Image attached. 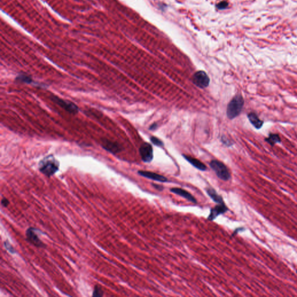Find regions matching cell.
<instances>
[{
    "instance_id": "cell-10",
    "label": "cell",
    "mask_w": 297,
    "mask_h": 297,
    "mask_svg": "<svg viewBox=\"0 0 297 297\" xmlns=\"http://www.w3.org/2000/svg\"><path fill=\"white\" fill-rule=\"evenodd\" d=\"M138 173L142 177L151 179L155 181H159L161 182H166L168 181L167 178L165 177L163 175H161L157 173H154L149 171H138Z\"/></svg>"
},
{
    "instance_id": "cell-2",
    "label": "cell",
    "mask_w": 297,
    "mask_h": 297,
    "mask_svg": "<svg viewBox=\"0 0 297 297\" xmlns=\"http://www.w3.org/2000/svg\"><path fill=\"white\" fill-rule=\"evenodd\" d=\"M244 99L241 95H237L231 100L227 107V116L229 119H233L240 113L244 106Z\"/></svg>"
},
{
    "instance_id": "cell-13",
    "label": "cell",
    "mask_w": 297,
    "mask_h": 297,
    "mask_svg": "<svg viewBox=\"0 0 297 297\" xmlns=\"http://www.w3.org/2000/svg\"><path fill=\"white\" fill-rule=\"evenodd\" d=\"M184 155V157L185 158L187 161H189L192 165H193L196 169H199L201 171H205L207 167L205 165V164H203L202 162H201L200 160L198 159H196L195 158L191 157V156L188 155Z\"/></svg>"
},
{
    "instance_id": "cell-3",
    "label": "cell",
    "mask_w": 297,
    "mask_h": 297,
    "mask_svg": "<svg viewBox=\"0 0 297 297\" xmlns=\"http://www.w3.org/2000/svg\"><path fill=\"white\" fill-rule=\"evenodd\" d=\"M209 165L217 174L218 177L223 181H228L231 178V174L226 165L218 160H212Z\"/></svg>"
},
{
    "instance_id": "cell-11",
    "label": "cell",
    "mask_w": 297,
    "mask_h": 297,
    "mask_svg": "<svg viewBox=\"0 0 297 297\" xmlns=\"http://www.w3.org/2000/svg\"><path fill=\"white\" fill-rule=\"evenodd\" d=\"M171 191L173 193H175L177 195L182 196L185 199L190 201L192 203H197V200H196L195 198L191 195L190 193H189L185 190H183L182 189L178 188V187H175V188H172L171 189Z\"/></svg>"
},
{
    "instance_id": "cell-17",
    "label": "cell",
    "mask_w": 297,
    "mask_h": 297,
    "mask_svg": "<svg viewBox=\"0 0 297 297\" xmlns=\"http://www.w3.org/2000/svg\"><path fill=\"white\" fill-rule=\"evenodd\" d=\"M103 292L101 288L98 286H95V288H94L92 296L93 297H102V296H103Z\"/></svg>"
},
{
    "instance_id": "cell-8",
    "label": "cell",
    "mask_w": 297,
    "mask_h": 297,
    "mask_svg": "<svg viewBox=\"0 0 297 297\" xmlns=\"http://www.w3.org/2000/svg\"><path fill=\"white\" fill-rule=\"evenodd\" d=\"M102 146L105 150L112 153H117L121 151V146L119 143L107 139H102Z\"/></svg>"
},
{
    "instance_id": "cell-9",
    "label": "cell",
    "mask_w": 297,
    "mask_h": 297,
    "mask_svg": "<svg viewBox=\"0 0 297 297\" xmlns=\"http://www.w3.org/2000/svg\"><path fill=\"white\" fill-rule=\"evenodd\" d=\"M227 210L228 209L224 203L222 204H218V205L211 209L208 219L209 221H213L219 215L226 213Z\"/></svg>"
},
{
    "instance_id": "cell-12",
    "label": "cell",
    "mask_w": 297,
    "mask_h": 297,
    "mask_svg": "<svg viewBox=\"0 0 297 297\" xmlns=\"http://www.w3.org/2000/svg\"><path fill=\"white\" fill-rule=\"evenodd\" d=\"M248 118L250 123L257 129H260L263 124V121L261 120L255 113H250L248 115Z\"/></svg>"
},
{
    "instance_id": "cell-6",
    "label": "cell",
    "mask_w": 297,
    "mask_h": 297,
    "mask_svg": "<svg viewBox=\"0 0 297 297\" xmlns=\"http://www.w3.org/2000/svg\"><path fill=\"white\" fill-rule=\"evenodd\" d=\"M139 153L142 160L145 163H150L153 159V147L148 143L142 144L139 149Z\"/></svg>"
},
{
    "instance_id": "cell-21",
    "label": "cell",
    "mask_w": 297,
    "mask_h": 297,
    "mask_svg": "<svg viewBox=\"0 0 297 297\" xmlns=\"http://www.w3.org/2000/svg\"><path fill=\"white\" fill-rule=\"evenodd\" d=\"M227 5H228V4H227L226 2H225V1H224V2H222V3H221L219 5L218 7H219V8H220V9L225 8L227 6Z\"/></svg>"
},
{
    "instance_id": "cell-4",
    "label": "cell",
    "mask_w": 297,
    "mask_h": 297,
    "mask_svg": "<svg viewBox=\"0 0 297 297\" xmlns=\"http://www.w3.org/2000/svg\"><path fill=\"white\" fill-rule=\"evenodd\" d=\"M50 99L52 102L57 104L58 106L61 107L64 110L71 114L75 115L79 111L78 106L71 101L65 100L55 95H51Z\"/></svg>"
},
{
    "instance_id": "cell-23",
    "label": "cell",
    "mask_w": 297,
    "mask_h": 297,
    "mask_svg": "<svg viewBox=\"0 0 297 297\" xmlns=\"http://www.w3.org/2000/svg\"><path fill=\"white\" fill-rule=\"evenodd\" d=\"M157 124L155 123V124H153L151 125V127H150V129L154 130V129H155L157 128Z\"/></svg>"
},
{
    "instance_id": "cell-16",
    "label": "cell",
    "mask_w": 297,
    "mask_h": 297,
    "mask_svg": "<svg viewBox=\"0 0 297 297\" xmlns=\"http://www.w3.org/2000/svg\"><path fill=\"white\" fill-rule=\"evenodd\" d=\"M16 80H18V81H19V82H22V83H26V84H31L33 82V79H31V77L29 75H26V74H19V75H18L16 78Z\"/></svg>"
},
{
    "instance_id": "cell-18",
    "label": "cell",
    "mask_w": 297,
    "mask_h": 297,
    "mask_svg": "<svg viewBox=\"0 0 297 297\" xmlns=\"http://www.w3.org/2000/svg\"><path fill=\"white\" fill-rule=\"evenodd\" d=\"M151 142H152L154 145H155L157 146L160 147L163 146H164L163 142H162L160 139H159L157 138V137H151Z\"/></svg>"
},
{
    "instance_id": "cell-22",
    "label": "cell",
    "mask_w": 297,
    "mask_h": 297,
    "mask_svg": "<svg viewBox=\"0 0 297 297\" xmlns=\"http://www.w3.org/2000/svg\"><path fill=\"white\" fill-rule=\"evenodd\" d=\"M153 186H154V187H155V189L159 191H162L163 189H164V187L163 186H161V185H155V184H152Z\"/></svg>"
},
{
    "instance_id": "cell-19",
    "label": "cell",
    "mask_w": 297,
    "mask_h": 297,
    "mask_svg": "<svg viewBox=\"0 0 297 297\" xmlns=\"http://www.w3.org/2000/svg\"><path fill=\"white\" fill-rule=\"evenodd\" d=\"M4 244L5 247H6V248H7L8 250H9V251H10L11 253H15V250H14V249H13V247H12V245H11V244H9L8 242H7V241L5 242Z\"/></svg>"
},
{
    "instance_id": "cell-15",
    "label": "cell",
    "mask_w": 297,
    "mask_h": 297,
    "mask_svg": "<svg viewBox=\"0 0 297 297\" xmlns=\"http://www.w3.org/2000/svg\"><path fill=\"white\" fill-rule=\"evenodd\" d=\"M265 141L272 146L274 145L277 143H280L281 142L279 135L278 134H275V133H270L269 137L265 139Z\"/></svg>"
},
{
    "instance_id": "cell-14",
    "label": "cell",
    "mask_w": 297,
    "mask_h": 297,
    "mask_svg": "<svg viewBox=\"0 0 297 297\" xmlns=\"http://www.w3.org/2000/svg\"><path fill=\"white\" fill-rule=\"evenodd\" d=\"M207 193L209 196L214 201L217 203L218 204H222L223 203V200L221 196L219 195L217 192L213 188L209 187L207 189Z\"/></svg>"
},
{
    "instance_id": "cell-20",
    "label": "cell",
    "mask_w": 297,
    "mask_h": 297,
    "mask_svg": "<svg viewBox=\"0 0 297 297\" xmlns=\"http://www.w3.org/2000/svg\"><path fill=\"white\" fill-rule=\"evenodd\" d=\"M9 201L6 198H3L2 200H1V204L3 207H7L8 204H9Z\"/></svg>"
},
{
    "instance_id": "cell-1",
    "label": "cell",
    "mask_w": 297,
    "mask_h": 297,
    "mask_svg": "<svg viewBox=\"0 0 297 297\" xmlns=\"http://www.w3.org/2000/svg\"><path fill=\"white\" fill-rule=\"evenodd\" d=\"M59 167V162L52 155L45 157L40 161L39 164L40 172L48 177L53 175L58 171Z\"/></svg>"
},
{
    "instance_id": "cell-7",
    "label": "cell",
    "mask_w": 297,
    "mask_h": 297,
    "mask_svg": "<svg viewBox=\"0 0 297 297\" xmlns=\"http://www.w3.org/2000/svg\"><path fill=\"white\" fill-rule=\"evenodd\" d=\"M37 229L33 228V227H30L26 231V235L27 240H28L29 242L30 243L33 244L36 247H45V245L39 239L38 236L36 233V231Z\"/></svg>"
},
{
    "instance_id": "cell-5",
    "label": "cell",
    "mask_w": 297,
    "mask_h": 297,
    "mask_svg": "<svg viewBox=\"0 0 297 297\" xmlns=\"http://www.w3.org/2000/svg\"><path fill=\"white\" fill-rule=\"evenodd\" d=\"M210 79L204 71H197L193 76V83L200 88H205L209 84Z\"/></svg>"
}]
</instances>
